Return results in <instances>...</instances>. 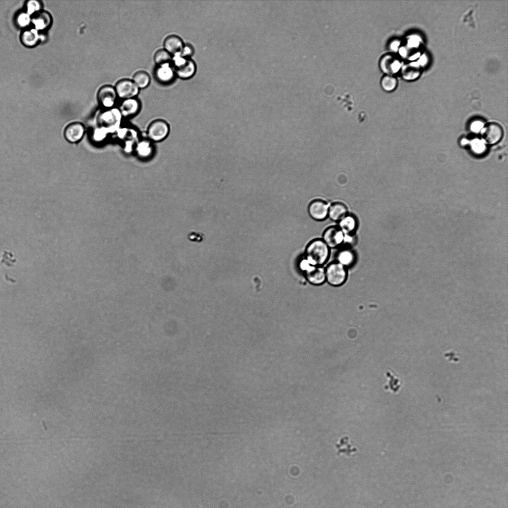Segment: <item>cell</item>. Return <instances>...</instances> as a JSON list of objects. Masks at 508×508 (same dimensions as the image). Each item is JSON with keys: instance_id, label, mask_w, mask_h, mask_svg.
Instances as JSON below:
<instances>
[{"instance_id": "277c9868", "label": "cell", "mask_w": 508, "mask_h": 508, "mask_svg": "<svg viewBox=\"0 0 508 508\" xmlns=\"http://www.w3.org/2000/svg\"><path fill=\"white\" fill-rule=\"evenodd\" d=\"M118 96L115 87L110 85L101 87L97 93L100 106L106 110L113 108Z\"/></svg>"}, {"instance_id": "4dcf8cb0", "label": "cell", "mask_w": 508, "mask_h": 508, "mask_svg": "<svg viewBox=\"0 0 508 508\" xmlns=\"http://www.w3.org/2000/svg\"><path fill=\"white\" fill-rule=\"evenodd\" d=\"M421 40L420 37L417 35L411 36L408 40V45L411 48H416L420 44Z\"/></svg>"}, {"instance_id": "52a82bcc", "label": "cell", "mask_w": 508, "mask_h": 508, "mask_svg": "<svg viewBox=\"0 0 508 508\" xmlns=\"http://www.w3.org/2000/svg\"><path fill=\"white\" fill-rule=\"evenodd\" d=\"M344 238V234L338 226H331L325 230L322 240L331 249L343 245Z\"/></svg>"}, {"instance_id": "2e32d148", "label": "cell", "mask_w": 508, "mask_h": 508, "mask_svg": "<svg viewBox=\"0 0 508 508\" xmlns=\"http://www.w3.org/2000/svg\"><path fill=\"white\" fill-rule=\"evenodd\" d=\"M358 225L356 218L347 214L339 222L338 226L345 235H352L357 230Z\"/></svg>"}, {"instance_id": "e0dca14e", "label": "cell", "mask_w": 508, "mask_h": 508, "mask_svg": "<svg viewBox=\"0 0 508 508\" xmlns=\"http://www.w3.org/2000/svg\"><path fill=\"white\" fill-rule=\"evenodd\" d=\"M20 37L22 44L29 48L35 46L40 40L38 31L34 28L24 30Z\"/></svg>"}, {"instance_id": "d6986e66", "label": "cell", "mask_w": 508, "mask_h": 508, "mask_svg": "<svg viewBox=\"0 0 508 508\" xmlns=\"http://www.w3.org/2000/svg\"><path fill=\"white\" fill-rule=\"evenodd\" d=\"M347 215V207L341 202L334 203L329 207L328 217L333 221L339 222Z\"/></svg>"}, {"instance_id": "30bf717a", "label": "cell", "mask_w": 508, "mask_h": 508, "mask_svg": "<svg viewBox=\"0 0 508 508\" xmlns=\"http://www.w3.org/2000/svg\"><path fill=\"white\" fill-rule=\"evenodd\" d=\"M329 207L326 203L320 199L314 200L310 203L309 212L314 220L322 221L328 217Z\"/></svg>"}, {"instance_id": "9a60e30c", "label": "cell", "mask_w": 508, "mask_h": 508, "mask_svg": "<svg viewBox=\"0 0 508 508\" xmlns=\"http://www.w3.org/2000/svg\"><path fill=\"white\" fill-rule=\"evenodd\" d=\"M184 45L182 39L175 35L168 36L164 42L165 50L173 56L180 54Z\"/></svg>"}, {"instance_id": "836d02e7", "label": "cell", "mask_w": 508, "mask_h": 508, "mask_svg": "<svg viewBox=\"0 0 508 508\" xmlns=\"http://www.w3.org/2000/svg\"><path fill=\"white\" fill-rule=\"evenodd\" d=\"M399 53L400 55L403 57H405L406 56H407L408 54L407 50H406V49L404 47H402L400 48Z\"/></svg>"}, {"instance_id": "f546056e", "label": "cell", "mask_w": 508, "mask_h": 508, "mask_svg": "<svg viewBox=\"0 0 508 508\" xmlns=\"http://www.w3.org/2000/svg\"><path fill=\"white\" fill-rule=\"evenodd\" d=\"M474 150L478 153H481L485 148L484 143L481 141L475 140L472 144Z\"/></svg>"}, {"instance_id": "1f68e13d", "label": "cell", "mask_w": 508, "mask_h": 508, "mask_svg": "<svg viewBox=\"0 0 508 508\" xmlns=\"http://www.w3.org/2000/svg\"><path fill=\"white\" fill-rule=\"evenodd\" d=\"M483 124L480 121L475 122L472 126V130L476 132H478L482 128Z\"/></svg>"}, {"instance_id": "ac0fdd59", "label": "cell", "mask_w": 508, "mask_h": 508, "mask_svg": "<svg viewBox=\"0 0 508 508\" xmlns=\"http://www.w3.org/2000/svg\"><path fill=\"white\" fill-rule=\"evenodd\" d=\"M400 62L392 56L384 57L381 62V67L382 70L388 74H393L397 72L400 69Z\"/></svg>"}, {"instance_id": "3957f363", "label": "cell", "mask_w": 508, "mask_h": 508, "mask_svg": "<svg viewBox=\"0 0 508 508\" xmlns=\"http://www.w3.org/2000/svg\"><path fill=\"white\" fill-rule=\"evenodd\" d=\"M325 273L326 282L333 286L342 285L347 278V269L336 261L328 265Z\"/></svg>"}, {"instance_id": "603a6c76", "label": "cell", "mask_w": 508, "mask_h": 508, "mask_svg": "<svg viewBox=\"0 0 508 508\" xmlns=\"http://www.w3.org/2000/svg\"><path fill=\"white\" fill-rule=\"evenodd\" d=\"M171 55L165 49H161L156 53L154 60L158 66L170 63L172 61Z\"/></svg>"}, {"instance_id": "83f0119b", "label": "cell", "mask_w": 508, "mask_h": 508, "mask_svg": "<svg viewBox=\"0 0 508 508\" xmlns=\"http://www.w3.org/2000/svg\"><path fill=\"white\" fill-rule=\"evenodd\" d=\"M188 59H189L186 58L181 56L180 53L173 56V57H172L171 62H172L173 64L174 69H176L181 67L184 65H185Z\"/></svg>"}, {"instance_id": "484cf974", "label": "cell", "mask_w": 508, "mask_h": 508, "mask_svg": "<svg viewBox=\"0 0 508 508\" xmlns=\"http://www.w3.org/2000/svg\"><path fill=\"white\" fill-rule=\"evenodd\" d=\"M42 5L39 1L36 0H31L28 1L26 4V12L30 16H33L38 12L41 11Z\"/></svg>"}, {"instance_id": "f1b7e54d", "label": "cell", "mask_w": 508, "mask_h": 508, "mask_svg": "<svg viewBox=\"0 0 508 508\" xmlns=\"http://www.w3.org/2000/svg\"><path fill=\"white\" fill-rule=\"evenodd\" d=\"M194 48L192 45L190 44H184L180 55L183 57L189 59L194 54Z\"/></svg>"}, {"instance_id": "ffe728a7", "label": "cell", "mask_w": 508, "mask_h": 508, "mask_svg": "<svg viewBox=\"0 0 508 508\" xmlns=\"http://www.w3.org/2000/svg\"><path fill=\"white\" fill-rule=\"evenodd\" d=\"M176 75L182 80H188L192 78L197 71L195 62L189 59L186 63L181 67L174 69Z\"/></svg>"}, {"instance_id": "6da1fadb", "label": "cell", "mask_w": 508, "mask_h": 508, "mask_svg": "<svg viewBox=\"0 0 508 508\" xmlns=\"http://www.w3.org/2000/svg\"><path fill=\"white\" fill-rule=\"evenodd\" d=\"M330 255V248L322 239H317L312 240L307 246L305 258L313 265L323 266L328 261Z\"/></svg>"}, {"instance_id": "d6a6232c", "label": "cell", "mask_w": 508, "mask_h": 508, "mask_svg": "<svg viewBox=\"0 0 508 508\" xmlns=\"http://www.w3.org/2000/svg\"><path fill=\"white\" fill-rule=\"evenodd\" d=\"M427 62V58L425 56H422L420 57L418 62H417L419 65L423 66L426 64Z\"/></svg>"}, {"instance_id": "7a4b0ae2", "label": "cell", "mask_w": 508, "mask_h": 508, "mask_svg": "<svg viewBox=\"0 0 508 508\" xmlns=\"http://www.w3.org/2000/svg\"><path fill=\"white\" fill-rule=\"evenodd\" d=\"M300 268L308 281L314 285H320L326 282L325 268L311 264L304 258L300 263Z\"/></svg>"}, {"instance_id": "8992f818", "label": "cell", "mask_w": 508, "mask_h": 508, "mask_svg": "<svg viewBox=\"0 0 508 508\" xmlns=\"http://www.w3.org/2000/svg\"><path fill=\"white\" fill-rule=\"evenodd\" d=\"M117 96L124 99L136 98L138 95L140 88L133 80L123 79L116 85L115 87Z\"/></svg>"}, {"instance_id": "ba28073f", "label": "cell", "mask_w": 508, "mask_h": 508, "mask_svg": "<svg viewBox=\"0 0 508 508\" xmlns=\"http://www.w3.org/2000/svg\"><path fill=\"white\" fill-rule=\"evenodd\" d=\"M85 133L84 125L80 122H74L69 124L65 129L64 136L67 141L71 143L80 142Z\"/></svg>"}, {"instance_id": "cb8c5ba5", "label": "cell", "mask_w": 508, "mask_h": 508, "mask_svg": "<svg viewBox=\"0 0 508 508\" xmlns=\"http://www.w3.org/2000/svg\"><path fill=\"white\" fill-rule=\"evenodd\" d=\"M15 20L18 27L22 28H27L31 24V16L26 12L18 13Z\"/></svg>"}, {"instance_id": "4316f807", "label": "cell", "mask_w": 508, "mask_h": 508, "mask_svg": "<svg viewBox=\"0 0 508 508\" xmlns=\"http://www.w3.org/2000/svg\"><path fill=\"white\" fill-rule=\"evenodd\" d=\"M383 87L387 91H392L396 85V79L390 76L384 77L382 82Z\"/></svg>"}, {"instance_id": "d4e9b609", "label": "cell", "mask_w": 508, "mask_h": 508, "mask_svg": "<svg viewBox=\"0 0 508 508\" xmlns=\"http://www.w3.org/2000/svg\"><path fill=\"white\" fill-rule=\"evenodd\" d=\"M150 142L148 141H143L139 142L137 146V152L138 155L142 157L149 156L151 153L152 148Z\"/></svg>"}, {"instance_id": "44dd1931", "label": "cell", "mask_w": 508, "mask_h": 508, "mask_svg": "<svg viewBox=\"0 0 508 508\" xmlns=\"http://www.w3.org/2000/svg\"><path fill=\"white\" fill-rule=\"evenodd\" d=\"M401 73L405 80H414L420 75V65L416 62L409 63L402 67Z\"/></svg>"}, {"instance_id": "7402d4cb", "label": "cell", "mask_w": 508, "mask_h": 508, "mask_svg": "<svg viewBox=\"0 0 508 508\" xmlns=\"http://www.w3.org/2000/svg\"><path fill=\"white\" fill-rule=\"evenodd\" d=\"M133 81L140 89H143L149 85L151 80L147 73L141 71L134 75Z\"/></svg>"}, {"instance_id": "8fae6325", "label": "cell", "mask_w": 508, "mask_h": 508, "mask_svg": "<svg viewBox=\"0 0 508 508\" xmlns=\"http://www.w3.org/2000/svg\"><path fill=\"white\" fill-rule=\"evenodd\" d=\"M157 80L162 84H169L172 83L176 75L175 70L170 63L159 65L155 70Z\"/></svg>"}, {"instance_id": "5b68a950", "label": "cell", "mask_w": 508, "mask_h": 508, "mask_svg": "<svg viewBox=\"0 0 508 508\" xmlns=\"http://www.w3.org/2000/svg\"><path fill=\"white\" fill-rule=\"evenodd\" d=\"M169 132L168 124L163 120H156L152 122L147 130V135L150 140L159 141L165 139Z\"/></svg>"}, {"instance_id": "7c38bea8", "label": "cell", "mask_w": 508, "mask_h": 508, "mask_svg": "<svg viewBox=\"0 0 508 508\" xmlns=\"http://www.w3.org/2000/svg\"><path fill=\"white\" fill-rule=\"evenodd\" d=\"M52 16L46 11H41L31 16V24L38 31L47 30L52 26Z\"/></svg>"}, {"instance_id": "4fadbf2b", "label": "cell", "mask_w": 508, "mask_h": 508, "mask_svg": "<svg viewBox=\"0 0 508 508\" xmlns=\"http://www.w3.org/2000/svg\"><path fill=\"white\" fill-rule=\"evenodd\" d=\"M336 259V262L347 269L354 264L356 261V256L350 247L347 246L341 248L338 252Z\"/></svg>"}, {"instance_id": "5bb4252c", "label": "cell", "mask_w": 508, "mask_h": 508, "mask_svg": "<svg viewBox=\"0 0 508 508\" xmlns=\"http://www.w3.org/2000/svg\"><path fill=\"white\" fill-rule=\"evenodd\" d=\"M140 103L136 98L124 99L119 109L122 116H133L138 113L140 109Z\"/></svg>"}, {"instance_id": "9c48e42d", "label": "cell", "mask_w": 508, "mask_h": 508, "mask_svg": "<svg viewBox=\"0 0 508 508\" xmlns=\"http://www.w3.org/2000/svg\"><path fill=\"white\" fill-rule=\"evenodd\" d=\"M504 131L502 126L497 123L488 124L483 133V138L487 144L492 145L498 142L503 138Z\"/></svg>"}]
</instances>
